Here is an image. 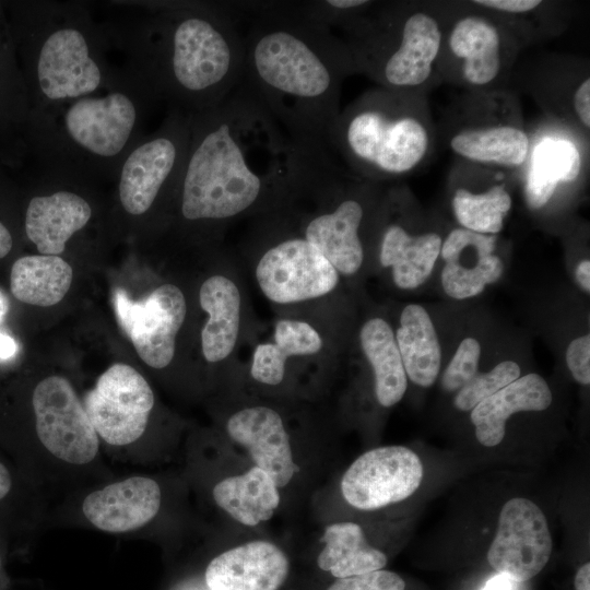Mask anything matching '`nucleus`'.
<instances>
[{"label": "nucleus", "instance_id": "f257e3e1", "mask_svg": "<svg viewBox=\"0 0 590 590\" xmlns=\"http://www.w3.org/2000/svg\"><path fill=\"white\" fill-rule=\"evenodd\" d=\"M98 22L107 51L122 58L156 103L187 114L211 108L240 82L241 17L233 1H111Z\"/></svg>", "mask_w": 590, "mask_h": 590}, {"label": "nucleus", "instance_id": "f03ea898", "mask_svg": "<svg viewBox=\"0 0 590 590\" xmlns=\"http://www.w3.org/2000/svg\"><path fill=\"white\" fill-rule=\"evenodd\" d=\"M190 115L174 201L181 225L213 237L267 209L287 180L294 138L244 85Z\"/></svg>", "mask_w": 590, "mask_h": 590}, {"label": "nucleus", "instance_id": "7ed1b4c3", "mask_svg": "<svg viewBox=\"0 0 590 590\" xmlns=\"http://www.w3.org/2000/svg\"><path fill=\"white\" fill-rule=\"evenodd\" d=\"M244 33L240 84L293 137L324 140L355 72L343 39L300 15L293 1H235Z\"/></svg>", "mask_w": 590, "mask_h": 590}, {"label": "nucleus", "instance_id": "20e7f679", "mask_svg": "<svg viewBox=\"0 0 590 590\" xmlns=\"http://www.w3.org/2000/svg\"><path fill=\"white\" fill-rule=\"evenodd\" d=\"M155 104L133 73L114 66L104 91L34 110L37 149L47 176L78 182L115 179L125 156L144 135L145 117Z\"/></svg>", "mask_w": 590, "mask_h": 590}, {"label": "nucleus", "instance_id": "39448f33", "mask_svg": "<svg viewBox=\"0 0 590 590\" xmlns=\"http://www.w3.org/2000/svg\"><path fill=\"white\" fill-rule=\"evenodd\" d=\"M91 7L83 1L34 5L28 44L34 110L99 93L109 84L114 64Z\"/></svg>", "mask_w": 590, "mask_h": 590}, {"label": "nucleus", "instance_id": "423d86ee", "mask_svg": "<svg viewBox=\"0 0 590 590\" xmlns=\"http://www.w3.org/2000/svg\"><path fill=\"white\" fill-rule=\"evenodd\" d=\"M323 141L349 170L378 185L416 168L430 137L406 92L381 87L340 111Z\"/></svg>", "mask_w": 590, "mask_h": 590}, {"label": "nucleus", "instance_id": "0eeeda50", "mask_svg": "<svg viewBox=\"0 0 590 590\" xmlns=\"http://www.w3.org/2000/svg\"><path fill=\"white\" fill-rule=\"evenodd\" d=\"M330 300L278 309L268 322L252 320L238 356L255 385L279 390L300 377L323 376L335 357Z\"/></svg>", "mask_w": 590, "mask_h": 590}, {"label": "nucleus", "instance_id": "6e6552de", "mask_svg": "<svg viewBox=\"0 0 590 590\" xmlns=\"http://www.w3.org/2000/svg\"><path fill=\"white\" fill-rule=\"evenodd\" d=\"M243 252L258 290L276 309L330 300L341 283L317 248L263 215L251 217Z\"/></svg>", "mask_w": 590, "mask_h": 590}, {"label": "nucleus", "instance_id": "1a4fd4ad", "mask_svg": "<svg viewBox=\"0 0 590 590\" xmlns=\"http://www.w3.org/2000/svg\"><path fill=\"white\" fill-rule=\"evenodd\" d=\"M190 115L169 109L160 127L144 134L122 160L115 181L117 201L130 217L174 206L189 141Z\"/></svg>", "mask_w": 590, "mask_h": 590}, {"label": "nucleus", "instance_id": "9d476101", "mask_svg": "<svg viewBox=\"0 0 590 590\" xmlns=\"http://www.w3.org/2000/svg\"><path fill=\"white\" fill-rule=\"evenodd\" d=\"M113 302L118 322L140 358L155 369L172 364L177 337L188 314L181 288L164 283L145 297L133 300L123 288L116 287Z\"/></svg>", "mask_w": 590, "mask_h": 590}, {"label": "nucleus", "instance_id": "9b49d317", "mask_svg": "<svg viewBox=\"0 0 590 590\" xmlns=\"http://www.w3.org/2000/svg\"><path fill=\"white\" fill-rule=\"evenodd\" d=\"M154 402L146 379L118 363L99 376L85 396L84 408L98 437L113 446H126L144 433Z\"/></svg>", "mask_w": 590, "mask_h": 590}, {"label": "nucleus", "instance_id": "f8f14e48", "mask_svg": "<svg viewBox=\"0 0 590 590\" xmlns=\"http://www.w3.org/2000/svg\"><path fill=\"white\" fill-rule=\"evenodd\" d=\"M32 403L37 436L54 457L79 465L95 459L99 448L98 435L64 377L54 375L39 381Z\"/></svg>", "mask_w": 590, "mask_h": 590}, {"label": "nucleus", "instance_id": "ddd939ff", "mask_svg": "<svg viewBox=\"0 0 590 590\" xmlns=\"http://www.w3.org/2000/svg\"><path fill=\"white\" fill-rule=\"evenodd\" d=\"M422 479L423 464L414 451L404 446H382L355 459L340 487L350 506L371 511L406 499Z\"/></svg>", "mask_w": 590, "mask_h": 590}, {"label": "nucleus", "instance_id": "4468645a", "mask_svg": "<svg viewBox=\"0 0 590 590\" xmlns=\"http://www.w3.org/2000/svg\"><path fill=\"white\" fill-rule=\"evenodd\" d=\"M552 547L548 523L541 508L528 498L514 497L499 512L487 560L497 574L524 582L545 567Z\"/></svg>", "mask_w": 590, "mask_h": 590}, {"label": "nucleus", "instance_id": "2eb2a0df", "mask_svg": "<svg viewBox=\"0 0 590 590\" xmlns=\"http://www.w3.org/2000/svg\"><path fill=\"white\" fill-rule=\"evenodd\" d=\"M235 262L227 271L209 275L200 285L198 300L206 318L200 330V349L208 364L232 362L233 368L252 322L243 279Z\"/></svg>", "mask_w": 590, "mask_h": 590}, {"label": "nucleus", "instance_id": "dca6fc26", "mask_svg": "<svg viewBox=\"0 0 590 590\" xmlns=\"http://www.w3.org/2000/svg\"><path fill=\"white\" fill-rule=\"evenodd\" d=\"M225 430L279 488L287 486L299 471L285 418L276 408L264 403L243 405L228 415Z\"/></svg>", "mask_w": 590, "mask_h": 590}, {"label": "nucleus", "instance_id": "f3484780", "mask_svg": "<svg viewBox=\"0 0 590 590\" xmlns=\"http://www.w3.org/2000/svg\"><path fill=\"white\" fill-rule=\"evenodd\" d=\"M52 185L33 196L25 211L27 238L40 255L59 256L68 241L93 217L90 199L75 185L78 181L47 176Z\"/></svg>", "mask_w": 590, "mask_h": 590}, {"label": "nucleus", "instance_id": "a211bd4d", "mask_svg": "<svg viewBox=\"0 0 590 590\" xmlns=\"http://www.w3.org/2000/svg\"><path fill=\"white\" fill-rule=\"evenodd\" d=\"M374 221L377 229V256L389 270L393 284L404 291L417 288L430 276L440 256L442 238L435 232L411 233L391 219L378 202Z\"/></svg>", "mask_w": 590, "mask_h": 590}, {"label": "nucleus", "instance_id": "6ab92c4d", "mask_svg": "<svg viewBox=\"0 0 590 590\" xmlns=\"http://www.w3.org/2000/svg\"><path fill=\"white\" fill-rule=\"evenodd\" d=\"M496 235H484L457 227L442 240L441 285L451 298L462 300L480 295L504 272L495 255Z\"/></svg>", "mask_w": 590, "mask_h": 590}, {"label": "nucleus", "instance_id": "aec40b11", "mask_svg": "<svg viewBox=\"0 0 590 590\" xmlns=\"http://www.w3.org/2000/svg\"><path fill=\"white\" fill-rule=\"evenodd\" d=\"M288 571L290 560L281 547L255 540L215 556L204 577L209 590H279Z\"/></svg>", "mask_w": 590, "mask_h": 590}, {"label": "nucleus", "instance_id": "412c9836", "mask_svg": "<svg viewBox=\"0 0 590 590\" xmlns=\"http://www.w3.org/2000/svg\"><path fill=\"white\" fill-rule=\"evenodd\" d=\"M161 503L162 492L155 480L132 476L90 493L82 503V512L98 530L121 533L150 522Z\"/></svg>", "mask_w": 590, "mask_h": 590}, {"label": "nucleus", "instance_id": "4be33fe9", "mask_svg": "<svg viewBox=\"0 0 590 590\" xmlns=\"http://www.w3.org/2000/svg\"><path fill=\"white\" fill-rule=\"evenodd\" d=\"M552 400L551 388L542 376L535 373L520 376L471 411L470 420L475 426L477 441L485 447L499 445L510 415L544 411Z\"/></svg>", "mask_w": 590, "mask_h": 590}, {"label": "nucleus", "instance_id": "5701e85b", "mask_svg": "<svg viewBox=\"0 0 590 590\" xmlns=\"http://www.w3.org/2000/svg\"><path fill=\"white\" fill-rule=\"evenodd\" d=\"M447 44L467 83L483 86L498 78L503 67V36L488 19L474 14L459 19L449 32Z\"/></svg>", "mask_w": 590, "mask_h": 590}, {"label": "nucleus", "instance_id": "b1692460", "mask_svg": "<svg viewBox=\"0 0 590 590\" xmlns=\"http://www.w3.org/2000/svg\"><path fill=\"white\" fill-rule=\"evenodd\" d=\"M358 344L371 369L378 404L396 405L404 397L409 379L391 324L382 317L368 318L359 328Z\"/></svg>", "mask_w": 590, "mask_h": 590}, {"label": "nucleus", "instance_id": "393cba45", "mask_svg": "<svg viewBox=\"0 0 590 590\" xmlns=\"http://www.w3.org/2000/svg\"><path fill=\"white\" fill-rule=\"evenodd\" d=\"M215 504L235 521L256 527L270 520L281 503L280 488L262 469L227 476L212 491Z\"/></svg>", "mask_w": 590, "mask_h": 590}, {"label": "nucleus", "instance_id": "a878e982", "mask_svg": "<svg viewBox=\"0 0 590 590\" xmlns=\"http://www.w3.org/2000/svg\"><path fill=\"white\" fill-rule=\"evenodd\" d=\"M394 338L408 379L423 388L433 386L440 370L441 349L427 310L417 304L406 305Z\"/></svg>", "mask_w": 590, "mask_h": 590}, {"label": "nucleus", "instance_id": "bb28decb", "mask_svg": "<svg viewBox=\"0 0 590 590\" xmlns=\"http://www.w3.org/2000/svg\"><path fill=\"white\" fill-rule=\"evenodd\" d=\"M449 145L460 157L480 164L519 167L529 155L526 131L509 123L474 125L456 131Z\"/></svg>", "mask_w": 590, "mask_h": 590}, {"label": "nucleus", "instance_id": "cd10ccee", "mask_svg": "<svg viewBox=\"0 0 590 590\" xmlns=\"http://www.w3.org/2000/svg\"><path fill=\"white\" fill-rule=\"evenodd\" d=\"M581 155L577 146L565 139L545 138L534 148L524 181V200L531 210L542 209L554 196L559 184L577 180Z\"/></svg>", "mask_w": 590, "mask_h": 590}, {"label": "nucleus", "instance_id": "c85d7f7f", "mask_svg": "<svg viewBox=\"0 0 590 590\" xmlns=\"http://www.w3.org/2000/svg\"><path fill=\"white\" fill-rule=\"evenodd\" d=\"M320 541L323 547L317 564L335 579L384 569L387 565L386 554L368 543L363 529L355 522L328 524Z\"/></svg>", "mask_w": 590, "mask_h": 590}, {"label": "nucleus", "instance_id": "c756f323", "mask_svg": "<svg viewBox=\"0 0 590 590\" xmlns=\"http://www.w3.org/2000/svg\"><path fill=\"white\" fill-rule=\"evenodd\" d=\"M72 279L71 266L60 256L31 255L13 263L10 287L17 300L47 307L66 296Z\"/></svg>", "mask_w": 590, "mask_h": 590}, {"label": "nucleus", "instance_id": "7c9ffc66", "mask_svg": "<svg viewBox=\"0 0 590 590\" xmlns=\"http://www.w3.org/2000/svg\"><path fill=\"white\" fill-rule=\"evenodd\" d=\"M512 200L504 184L483 192L464 188L455 191L451 200L453 215L460 227L484 235H496L504 227Z\"/></svg>", "mask_w": 590, "mask_h": 590}, {"label": "nucleus", "instance_id": "2f4dec72", "mask_svg": "<svg viewBox=\"0 0 590 590\" xmlns=\"http://www.w3.org/2000/svg\"><path fill=\"white\" fill-rule=\"evenodd\" d=\"M521 376V368L514 361H503L491 370L477 373L457 391L453 405L461 412H471L480 402L493 396Z\"/></svg>", "mask_w": 590, "mask_h": 590}, {"label": "nucleus", "instance_id": "473e14b6", "mask_svg": "<svg viewBox=\"0 0 590 590\" xmlns=\"http://www.w3.org/2000/svg\"><path fill=\"white\" fill-rule=\"evenodd\" d=\"M481 344L471 337L463 339L441 376V387L447 392H457L477 373Z\"/></svg>", "mask_w": 590, "mask_h": 590}, {"label": "nucleus", "instance_id": "72a5a7b5", "mask_svg": "<svg viewBox=\"0 0 590 590\" xmlns=\"http://www.w3.org/2000/svg\"><path fill=\"white\" fill-rule=\"evenodd\" d=\"M404 580L396 573L378 569L363 575L337 578L327 590H404Z\"/></svg>", "mask_w": 590, "mask_h": 590}, {"label": "nucleus", "instance_id": "f704fd0d", "mask_svg": "<svg viewBox=\"0 0 590 590\" xmlns=\"http://www.w3.org/2000/svg\"><path fill=\"white\" fill-rule=\"evenodd\" d=\"M566 364L578 384L589 386L590 335L588 333L570 341L566 350Z\"/></svg>", "mask_w": 590, "mask_h": 590}, {"label": "nucleus", "instance_id": "c9c22d12", "mask_svg": "<svg viewBox=\"0 0 590 590\" xmlns=\"http://www.w3.org/2000/svg\"><path fill=\"white\" fill-rule=\"evenodd\" d=\"M473 3L505 13H527L536 9L542 2L539 0H480Z\"/></svg>", "mask_w": 590, "mask_h": 590}, {"label": "nucleus", "instance_id": "e433bc0d", "mask_svg": "<svg viewBox=\"0 0 590 590\" xmlns=\"http://www.w3.org/2000/svg\"><path fill=\"white\" fill-rule=\"evenodd\" d=\"M574 110L583 127H590V79L587 76L573 94Z\"/></svg>", "mask_w": 590, "mask_h": 590}, {"label": "nucleus", "instance_id": "4c0bfd02", "mask_svg": "<svg viewBox=\"0 0 590 590\" xmlns=\"http://www.w3.org/2000/svg\"><path fill=\"white\" fill-rule=\"evenodd\" d=\"M578 284L587 293L590 292V261L585 259L578 263L575 271Z\"/></svg>", "mask_w": 590, "mask_h": 590}, {"label": "nucleus", "instance_id": "58836bf2", "mask_svg": "<svg viewBox=\"0 0 590 590\" xmlns=\"http://www.w3.org/2000/svg\"><path fill=\"white\" fill-rule=\"evenodd\" d=\"M575 590H590V564H583L576 573Z\"/></svg>", "mask_w": 590, "mask_h": 590}, {"label": "nucleus", "instance_id": "ea45409f", "mask_svg": "<svg viewBox=\"0 0 590 590\" xmlns=\"http://www.w3.org/2000/svg\"><path fill=\"white\" fill-rule=\"evenodd\" d=\"M17 350L15 341L5 333L0 332V358L12 357Z\"/></svg>", "mask_w": 590, "mask_h": 590}, {"label": "nucleus", "instance_id": "a19ab883", "mask_svg": "<svg viewBox=\"0 0 590 590\" xmlns=\"http://www.w3.org/2000/svg\"><path fill=\"white\" fill-rule=\"evenodd\" d=\"M482 590H512L511 580L497 574L485 583Z\"/></svg>", "mask_w": 590, "mask_h": 590}, {"label": "nucleus", "instance_id": "79ce46f5", "mask_svg": "<svg viewBox=\"0 0 590 590\" xmlns=\"http://www.w3.org/2000/svg\"><path fill=\"white\" fill-rule=\"evenodd\" d=\"M13 239L8 227L0 221V258L5 257L12 249Z\"/></svg>", "mask_w": 590, "mask_h": 590}, {"label": "nucleus", "instance_id": "37998d69", "mask_svg": "<svg viewBox=\"0 0 590 590\" xmlns=\"http://www.w3.org/2000/svg\"><path fill=\"white\" fill-rule=\"evenodd\" d=\"M12 480L8 469L0 462V499L4 498L11 489Z\"/></svg>", "mask_w": 590, "mask_h": 590}, {"label": "nucleus", "instance_id": "c03bdc74", "mask_svg": "<svg viewBox=\"0 0 590 590\" xmlns=\"http://www.w3.org/2000/svg\"><path fill=\"white\" fill-rule=\"evenodd\" d=\"M9 308L5 296L0 292V323L3 321Z\"/></svg>", "mask_w": 590, "mask_h": 590}, {"label": "nucleus", "instance_id": "a18cd8bd", "mask_svg": "<svg viewBox=\"0 0 590 590\" xmlns=\"http://www.w3.org/2000/svg\"><path fill=\"white\" fill-rule=\"evenodd\" d=\"M0 565H1V559H0Z\"/></svg>", "mask_w": 590, "mask_h": 590}]
</instances>
